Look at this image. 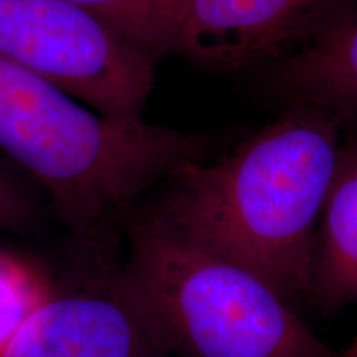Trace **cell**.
Here are the masks:
<instances>
[{"label": "cell", "instance_id": "cell-4", "mask_svg": "<svg viewBox=\"0 0 357 357\" xmlns=\"http://www.w3.org/2000/svg\"><path fill=\"white\" fill-rule=\"evenodd\" d=\"M0 55L106 118H142L154 88L153 56L63 0H0Z\"/></svg>", "mask_w": 357, "mask_h": 357}, {"label": "cell", "instance_id": "cell-6", "mask_svg": "<svg viewBox=\"0 0 357 357\" xmlns=\"http://www.w3.org/2000/svg\"><path fill=\"white\" fill-rule=\"evenodd\" d=\"M0 357H167L106 280L95 288H55L26 316Z\"/></svg>", "mask_w": 357, "mask_h": 357}, {"label": "cell", "instance_id": "cell-5", "mask_svg": "<svg viewBox=\"0 0 357 357\" xmlns=\"http://www.w3.org/2000/svg\"><path fill=\"white\" fill-rule=\"evenodd\" d=\"M357 0H184L172 55L217 71L270 65L310 45Z\"/></svg>", "mask_w": 357, "mask_h": 357}, {"label": "cell", "instance_id": "cell-12", "mask_svg": "<svg viewBox=\"0 0 357 357\" xmlns=\"http://www.w3.org/2000/svg\"><path fill=\"white\" fill-rule=\"evenodd\" d=\"M342 357H357V334H356V337L352 339L351 346L347 347L344 354H342Z\"/></svg>", "mask_w": 357, "mask_h": 357}, {"label": "cell", "instance_id": "cell-2", "mask_svg": "<svg viewBox=\"0 0 357 357\" xmlns=\"http://www.w3.org/2000/svg\"><path fill=\"white\" fill-rule=\"evenodd\" d=\"M211 151L202 132L106 118L0 55V154L89 248L113 247L153 192Z\"/></svg>", "mask_w": 357, "mask_h": 357}, {"label": "cell", "instance_id": "cell-3", "mask_svg": "<svg viewBox=\"0 0 357 357\" xmlns=\"http://www.w3.org/2000/svg\"><path fill=\"white\" fill-rule=\"evenodd\" d=\"M108 278L167 357H337L265 278L137 208Z\"/></svg>", "mask_w": 357, "mask_h": 357}, {"label": "cell", "instance_id": "cell-1", "mask_svg": "<svg viewBox=\"0 0 357 357\" xmlns=\"http://www.w3.org/2000/svg\"><path fill=\"white\" fill-rule=\"evenodd\" d=\"M344 124L293 105L217 160L184 169L141 205L265 278L289 305L310 303L316 231Z\"/></svg>", "mask_w": 357, "mask_h": 357}, {"label": "cell", "instance_id": "cell-7", "mask_svg": "<svg viewBox=\"0 0 357 357\" xmlns=\"http://www.w3.org/2000/svg\"><path fill=\"white\" fill-rule=\"evenodd\" d=\"M268 84L288 106H314L357 124V2L318 38L268 66Z\"/></svg>", "mask_w": 357, "mask_h": 357}, {"label": "cell", "instance_id": "cell-8", "mask_svg": "<svg viewBox=\"0 0 357 357\" xmlns=\"http://www.w3.org/2000/svg\"><path fill=\"white\" fill-rule=\"evenodd\" d=\"M344 129L311 260L307 306L324 314L357 303V124Z\"/></svg>", "mask_w": 357, "mask_h": 357}, {"label": "cell", "instance_id": "cell-9", "mask_svg": "<svg viewBox=\"0 0 357 357\" xmlns=\"http://www.w3.org/2000/svg\"><path fill=\"white\" fill-rule=\"evenodd\" d=\"M105 22L155 61L172 55L184 0H63Z\"/></svg>", "mask_w": 357, "mask_h": 357}, {"label": "cell", "instance_id": "cell-10", "mask_svg": "<svg viewBox=\"0 0 357 357\" xmlns=\"http://www.w3.org/2000/svg\"><path fill=\"white\" fill-rule=\"evenodd\" d=\"M53 289L37 265L0 248V347Z\"/></svg>", "mask_w": 357, "mask_h": 357}, {"label": "cell", "instance_id": "cell-11", "mask_svg": "<svg viewBox=\"0 0 357 357\" xmlns=\"http://www.w3.org/2000/svg\"><path fill=\"white\" fill-rule=\"evenodd\" d=\"M52 217L42 190L0 154V234L30 235Z\"/></svg>", "mask_w": 357, "mask_h": 357}]
</instances>
